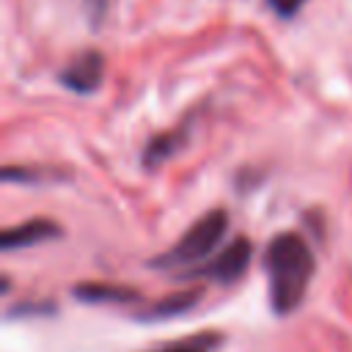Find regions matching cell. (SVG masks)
<instances>
[{"mask_svg": "<svg viewBox=\"0 0 352 352\" xmlns=\"http://www.w3.org/2000/svg\"><path fill=\"white\" fill-rule=\"evenodd\" d=\"M74 297L82 302H132L138 292L126 286H110V283H80L74 286Z\"/></svg>", "mask_w": 352, "mask_h": 352, "instance_id": "52a82bcc", "label": "cell"}, {"mask_svg": "<svg viewBox=\"0 0 352 352\" xmlns=\"http://www.w3.org/2000/svg\"><path fill=\"white\" fill-rule=\"evenodd\" d=\"M305 3H308V0H267L270 11H272L275 16H280V19H292Z\"/></svg>", "mask_w": 352, "mask_h": 352, "instance_id": "30bf717a", "label": "cell"}, {"mask_svg": "<svg viewBox=\"0 0 352 352\" xmlns=\"http://www.w3.org/2000/svg\"><path fill=\"white\" fill-rule=\"evenodd\" d=\"M63 231L58 223L47 220V217H33V220H25L19 226H11L3 231V239H0V248L6 253L11 250H22V248H33V245H41L47 239H58Z\"/></svg>", "mask_w": 352, "mask_h": 352, "instance_id": "5b68a950", "label": "cell"}, {"mask_svg": "<svg viewBox=\"0 0 352 352\" xmlns=\"http://www.w3.org/2000/svg\"><path fill=\"white\" fill-rule=\"evenodd\" d=\"M214 344H217V336H190V338L173 341L162 349H154V352H212Z\"/></svg>", "mask_w": 352, "mask_h": 352, "instance_id": "9c48e42d", "label": "cell"}, {"mask_svg": "<svg viewBox=\"0 0 352 352\" xmlns=\"http://www.w3.org/2000/svg\"><path fill=\"white\" fill-rule=\"evenodd\" d=\"M82 6H85V19L91 22V28H99L107 14L110 0H82Z\"/></svg>", "mask_w": 352, "mask_h": 352, "instance_id": "8fae6325", "label": "cell"}, {"mask_svg": "<svg viewBox=\"0 0 352 352\" xmlns=\"http://www.w3.org/2000/svg\"><path fill=\"white\" fill-rule=\"evenodd\" d=\"M228 231V214L226 209H209L204 217H198L179 242H173L168 250H162L157 258H151V267L157 270H192L201 258H206L212 250L220 248L223 236Z\"/></svg>", "mask_w": 352, "mask_h": 352, "instance_id": "7a4b0ae2", "label": "cell"}, {"mask_svg": "<svg viewBox=\"0 0 352 352\" xmlns=\"http://www.w3.org/2000/svg\"><path fill=\"white\" fill-rule=\"evenodd\" d=\"M201 300V289H187V292H176V294H168L151 305H146L138 319L143 322H165V319H176L179 314H187L195 302Z\"/></svg>", "mask_w": 352, "mask_h": 352, "instance_id": "8992f818", "label": "cell"}, {"mask_svg": "<svg viewBox=\"0 0 352 352\" xmlns=\"http://www.w3.org/2000/svg\"><path fill=\"white\" fill-rule=\"evenodd\" d=\"M250 256H253V245L245 236H236L231 245H226L212 261H206L204 267H192L179 278H201V280H214V283H234L239 280L248 267H250Z\"/></svg>", "mask_w": 352, "mask_h": 352, "instance_id": "3957f363", "label": "cell"}, {"mask_svg": "<svg viewBox=\"0 0 352 352\" xmlns=\"http://www.w3.org/2000/svg\"><path fill=\"white\" fill-rule=\"evenodd\" d=\"M264 270L272 311L278 316L294 314L302 305L314 278V253L308 242L294 231L272 236L264 253Z\"/></svg>", "mask_w": 352, "mask_h": 352, "instance_id": "6da1fadb", "label": "cell"}, {"mask_svg": "<svg viewBox=\"0 0 352 352\" xmlns=\"http://www.w3.org/2000/svg\"><path fill=\"white\" fill-rule=\"evenodd\" d=\"M182 138H184V132H176V129H173V132H165V135L151 138V140H148V146H146V151H143V162H146L148 168L160 165L162 160H168V157L179 148Z\"/></svg>", "mask_w": 352, "mask_h": 352, "instance_id": "ba28073f", "label": "cell"}, {"mask_svg": "<svg viewBox=\"0 0 352 352\" xmlns=\"http://www.w3.org/2000/svg\"><path fill=\"white\" fill-rule=\"evenodd\" d=\"M60 82L72 91V94H80V96H88L94 94L102 80H104V58L96 52V50H85L80 52L77 58H72L63 69H60Z\"/></svg>", "mask_w": 352, "mask_h": 352, "instance_id": "277c9868", "label": "cell"}]
</instances>
